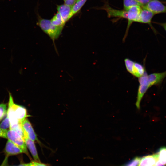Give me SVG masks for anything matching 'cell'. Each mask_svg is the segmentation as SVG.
<instances>
[{
  "instance_id": "obj_1",
  "label": "cell",
  "mask_w": 166,
  "mask_h": 166,
  "mask_svg": "<svg viewBox=\"0 0 166 166\" xmlns=\"http://www.w3.org/2000/svg\"><path fill=\"white\" fill-rule=\"evenodd\" d=\"M9 101L7 111V116L10 122L9 129L14 130L23 137V132L22 123L28 116L26 109L24 107L15 104L11 93L9 92Z\"/></svg>"
},
{
  "instance_id": "obj_15",
  "label": "cell",
  "mask_w": 166,
  "mask_h": 166,
  "mask_svg": "<svg viewBox=\"0 0 166 166\" xmlns=\"http://www.w3.org/2000/svg\"><path fill=\"white\" fill-rule=\"evenodd\" d=\"M157 154L158 159L155 166L166 165V147L161 148Z\"/></svg>"
},
{
  "instance_id": "obj_17",
  "label": "cell",
  "mask_w": 166,
  "mask_h": 166,
  "mask_svg": "<svg viewBox=\"0 0 166 166\" xmlns=\"http://www.w3.org/2000/svg\"><path fill=\"white\" fill-rule=\"evenodd\" d=\"M50 20L53 25L57 26L64 27L65 24L58 12L54 15Z\"/></svg>"
},
{
  "instance_id": "obj_11",
  "label": "cell",
  "mask_w": 166,
  "mask_h": 166,
  "mask_svg": "<svg viewBox=\"0 0 166 166\" xmlns=\"http://www.w3.org/2000/svg\"><path fill=\"white\" fill-rule=\"evenodd\" d=\"M158 159L157 153L144 156L141 158L138 166H155Z\"/></svg>"
},
{
  "instance_id": "obj_12",
  "label": "cell",
  "mask_w": 166,
  "mask_h": 166,
  "mask_svg": "<svg viewBox=\"0 0 166 166\" xmlns=\"http://www.w3.org/2000/svg\"><path fill=\"white\" fill-rule=\"evenodd\" d=\"M72 7L65 4L57 5V9L58 13L65 24L68 20Z\"/></svg>"
},
{
  "instance_id": "obj_22",
  "label": "cell",
  "mask_w": 166,
  "mask_h": 166,
  "mask_svg": "<svg viewBox=\"0 0 166 166\" xmlns=\"http://www.w3.org/2000/svg\"><path fill=\"white\" fill-rule=\"evenodd\" d=\"M142 8L146 5L151 0H135Z\"/></svg>"
},
{
  "instance_id": "obj_3",
  "label": "cell",
  "mask_w": 166,
  "mask_h": 166,
  "mask_svg": "<svg viewBox=\"0 0 166 166\" xmlns=\"http://www.w3.org/2000/svg\"><path fill=\"white\" fill-rule=\"evenodd\" d=\"M37 24L49 36L53 42L59 38L63 28L54 25L50 20L42 18H39Z\"/></svg>"
},
{
  "instance_id": "obj_19",
  "label": "cell",
  "mask_w": 166,
  "mask_h": 166,
  "mask_svg": "<svg viewBox=\"0 0 166 166\" xmlns=\"http://www.w3.org/2000/svg\"><path fill=\"white\" fill-rule=\"evenodd\" d=\"M10 122L8 117H7L0 124V128L2 130H7L10 128Z\"/></svg>"
},
{
  "instance_id": "obj_9",
  "label": "cell",
  "mask_w": 166,
  "mask_h": 166,
  "mask_svg": "<svg viewBox=\"0 0 166 166\" xmlns=\"http://www.w3.org/2000/svg\"><path fill=\"white\" fill-rule=\"evenodd\" d=\"M154 15L152 12L149 10L142 8L139 16L135 22L148 24L151 25L152 19Z\"/></svg>"
},
{
  "instance_id": "obj_29",
  "label": "cell",
  "mask_w": 166,
  "mask_h": 166,
  "mask_svg": "<svg viewBox=\"0 0 166 166\" xmlns=\"http://www.w3.org/2000/svg\"></svg>"
},
{
  "instance_id": "obj_2",
  "label": "cell",
  "mask_w": 166,
  "mask_h": 166,
  "mask_svg": "<svg viewBox=\"0 0 166 166\" xmlns=\"http://www.w3.org/2000/svg\"><path fill=\"white\" fill-rule=\"evenodd\" d=\"M166 77V71L159 73H154L149 74L145 73L138 78L139 87L146 92L152 86L160 84Z\"/></svg>"
},
{
  "instance_id": "obj_24",
  "label": "cell",
  "mask_w": 166,
  "mask_h": 166,
  "mask_svg": "<svg viewBox=\"0 0 166 166\" xmlns=\"http://www.w3.org/2000/svg\"><path fill=\"white\" fill-rule=\"evenodd\" d=\"M7 130H3L0 128V137L7 138L6 133Z\"/></svg>"
},
{
  "instance_id": "obj_16",
  "label": "cell",
  "mask_w": 166,
  "mask_h": 166,
  "mask_svg": "<svg viewBox=\"0 0 166 166\" xmlns=\"http://www.w3.org/2000/svg\"><path fill=\"white\" fill-rule=\"evenodd\" d=\"M87 0H79L76 1L72 7L71 11L68 18V20L80 10Z\"/></svg>"
},
{
  "instance_id": "obj_31",
  "label": "cell",
  "mask_w": 166,
  "mask_h": 166,
  "mask_svg": "<svg viewBox=\"0 0 166 166\" xmlns=\"http://www.w3.org/2000/svg\"><path fill=\"white\" fill-rule=\"evenodd\" d=\"M65 0H64V1H65Z\"/></svg>"
},
{
  "instance_id": "obj_20",
  "label": "cell",
  "mask_w": 166,
  "mask_h": 166,
  "mask_svg": "<svg viewBox=\"0 0 166 166\" xmlns=\"http://www.w3.org/2000/svg\"><path fill=\"white\" fill-rule=\"evenodd\" d=\"M7 112V106L6 104H0V121L6 115Z\"/></svg>"
},
{
  "instance_id": "obj_6",
  "label": "cell",
  "mask_w": 166,
  "mask_h": 166,
  "mask_svg": "<svg viewBox=\"0 0 166 166\" xmlns=\"http://www.w3.org/2000/svg\"><path fill=\"white\" fill-rule=\"evenodd\" d=\"M23 130L24 138L27 137L34 141L39 143L37 135L34 132L30 122L26 118L22 121L21 124Z\"/></svg>"
},
{
  "instance_id": "obj_14",
  "label": "cell",
  "mask_w": 166,
  "mask_h": 166,
  "mask_svg": "<svg viewBox=\"0 0 166 166\" xmlns=\"http://www.w3.org/2000/svg\"><path fill=\"white\" fill-rule=\"evenodd\" d=\"M145 73L146 72L145 68L143 65L139 63L134 61L131 74L139 78Z\"/></svg>"
},
{
  "instance_id": "obj_18",
  "label": "cell",
  "mask_w": 166,
  "mask_h": 166,
  "mask_svg": "<svg viewBox=\"0 0 166 166\" xmlns=\"http://www.w3.org/2000/svg\"><path fill=\"white\" fill-rule=\"evenodd\" d=\"M136 5L140 6V5L135 0H123L124 8V10L126 11L132 6Z\"/></svg>"
},
{
  "instance_id": "obj_4",
  "label": "cell",
  "mask_w": 166,
  "mask_h": 166,
  "mask_svg": "<svg viewBox=\"0 0 166 166\" xmlns=\"http://www.w3.org/2000/svg\"><path fill=\"white\" fill-rule=\"evenodd\" d=\"M6 136L8 140L20 148L24 153L30 158L24 139L19 134L14 130L9 129L7 132Z\"/></svg>"
},
{
  "instance_id": "obj_21",
  "label": "cell",
  "mask_w": 166,
  "mask_h": 166,
  "mask_svg": "<svg viewBox=\"0 0 166 166\" xmlns=\"http://www.w3.org/2000/svg\"><path fill=\"white\" fill-rule=\"evenodd\" d=\"M141 158L139 157H136L124 166H138Z\"/></svg>"
},
{
  "instance_id": "obj_13",
  "label": "cell",
  "mask_w": 166,
  "mask_h": 166,
  "mask_svg": "<svg viewBox=\"0 0 166 166\" xmlns=\"http://www.w3.org/2000/svg\"><path fill=\"white\" fill-rule=\"evenodd\" d=\"M24 139L27 148L29 150L34 161L41 162L34 142L27 137Z\"/></svg>"
},
{
  "instance_id": "obj_25",
  "label": "cell",
  "mask_w": 166,
  "mask_h": 166,
  "mask_svg": "<svg viewBox=\"0 0 166 166\" xmlns=\"http://www.w3.org/2000/svg\"><path fill=\"white\" fill-rule=\"evenodd\" d=\"M35 166H48L46 164L42 163L41 162H37L34 160Z\"/></svg>"
},
{
  "instance_id": "obj_23",
  "label": "cell",
  "mask_w": 166,
  "mask_h": 166,
  "mask_svg": "<svg viewBox=\"0 0 166 166\" xmlns=\"http://www.w3.org/2000/svg\"><path fill=\"white\" fill-rule=\"evenodd\" d=\"M76 0H65V4L68 6H72L76 2Z\"/></svg>"
},
{
  "instance_id": "obj_10",
  "label": "cell",
  "mask_w": 166,
  "mask_h": 166,
  "mask_svg": "<svg viewBox=\"0 0 166 166\" xmlns=\"http://www.w3.org/2000/svg\"><path fill=\"white\" fill-rule=\"evenodd\" d=\"M4 151L6 157L17 155L23 153L22 150L18 146L8 140L6 144Z\"/></svg>"
},
{
  "instance_id": "obj_30",
  "label": "cell",
  "mask_w": 166,
  "mask_h": 166,
  "mask_svg": "<svg viewBox=\"0 0 166 166\" xmlns=\"http://www.w3.org/2000/svg\"><path fill=\"white\" fill-rule=\"evenodd\" d=\"M78 0H76V1H78Z\"/></svg>"
},
{
  "instance_id": "obj_26",
  "label": "cell",
  "mask_w": 166,
  "mask_h": 166,
  "mask_svg": "<svg viewBox=\"0 0 166 166\" xmlns=\"http://www.w3.org/2000/svg\"><path fill=\"white\" fill-rule=\"evenodd\" d=\"M159 24L163 28L166 32V22L163 23H159Z\"/></svg>"
},
{
  "instance_id": "obj_28",
  "label": "cell",
  "mask_w": 166,
  "mask_h": 166,
  "mask_svg": "<svg viewBox=\"0 0 166 166\" xmlns=\"http://www.w3.org/2000/svg\"><path fill=\"white\" fill-rule=\"evenodd\" d=\"M158 166H165V165H160Z\"/></svg>"
},
{
  "instance_id": "obj_5",
  "label": "cell",
  "mask_w": 166,
  "mask_h": 166,
  "mask_svg": "<svg viewBox=\"0 0 166 166\" xmlns=\"http://www.w3.org/2000/svg\"><path fill=\"white\" fill-rule=\"evenodd\" d=\"M142 9V8L140 6H134L130 7L127 11V12L128 24L125 34L123 38V40H125L129 27L132 23L135 22L137 18L139 16Z\"/></svg>"
},
{
  "instance_id": "obj_8",
  "label": "cell",
  "mask_w": 166,
  "mask_h": 166,
  "mask_svg": "<svg viewBox=\"0 0 166 166\" xmlns=\"http://www.w3.org/2000/svg\"><path fill=\"white\" fill-rule=\"evenodd\" d=\"M102 8L106 11L109 17H119L127 19V12L125 10H117L106 4Z\"/></svg>"
},
{
  "instance_id": "obj_7",
  "label": "cell",
  "mask_w": 166,
  "mask_h": 166,
  "mask_svg": "<svg viewBox=\"0 0 166 166\" xmlns=\"http://www.w3.org/2000/svg\"><path fill=\"white\" fill-rule=\"evenodd\" d=\"M142 8L149 10L155 15L160 13H166V6L159 0H151Z\"/></svg>"
},
{
  "instance_id": "obj_27",
  "label": "cell",
  "mask_w": 166,
  "mask_h": 166,
  "mask_svg": "<svg viewBox=\"0 0 166 166\" xmlns=\"http://www.w3.org/2000/svg\"><path fill=\"white\" fill-rule=\"evenodd\" d=\"M18 166H29V163H22Z\"/></svg>"
}]
</instances>
